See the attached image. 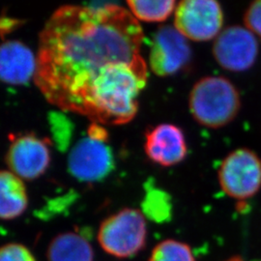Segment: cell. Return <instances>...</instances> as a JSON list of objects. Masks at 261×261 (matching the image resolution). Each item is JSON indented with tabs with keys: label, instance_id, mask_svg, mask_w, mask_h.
<instances>
[{
	"label": "cell",
	"instance_id": "obj_1",
	"mask_svg": "<svg viewBox=\"0 0 261 261\" xmlns=\"http://www.w3.org/2000/svg\"><path fill=\"white\" fill-rule=\"evenodd\" d=\"M143 39L139 20L121 6H63L40 34L36 85L62 111L101 125L127 124L147 83Z\"/></svg>",
	"mask_w": 261,
	"mask_h": 261
},
{
	"label": "cell",
	"instance_id": "obj_2",
	"mask_svg": "<svg viewBox=\"0 0 261 261\" xmlns=\"http://www.w3.org/2000/svg\"><path fill=\"white\" fill-rule=\"evenodd\" d=\"M189 109L199 125L219 129L233 121L241 109L236 86L224 76H205L194 85Z\"/></svg>",
	"mask_w": 261,
	"mask_h": 261
},
{
	"label": "cell",
	"instance_id": "obj_3",
	"mask_svg": "<svg viewBox=\"0 0 261 261\" xmlns=\"http://www.w3.org/2000/svg\"><path fill=\"white\" fill-rule=\"evenodd\" d=\"M147 240L145 217L137 209L125 208L103 221L98 241L103 251L118 258H127L143 250Z\"/></svg>",
	"mask_w": 261,
	"mask_h": 261
},
{
	"label": "cell",
	"instance_id": "obj_4",
	"mask_svg": "<svg viewBox=\"0 0 261 261\" xmlns=\"http://www.w3.org/2000/svg\"><path fill=\"white\" fill-rule=\"evenodd\" d=\"M224 194L237 200L255 196L261 189V159L254 151L238 148L223 160L218 170Z\"/></svg>",
	"mask_w": 261,
	"mask_h": 261
},
{
	"label": "cell",
	"instance_id": "obj_5",
	"mask_svg": "<svg viewBox=\"0 0 261 261\" xmlns=\"http://www.w3.org/2000/svg\"><path fill=\"white\" fill-rule=\"evenodd\" d=\"M223 24L224 13L217 0H181L175 9L174 28L196 42L217 38Z\"/></svg>",
	"mask_w": 261,
	"mask_h": 261
},
{
	"label": "cell",
	"instance_id": "obj_6",
	"mask_svg": "<svg viewBox=\"0 0 261 261\" xmlns=\"http://www.w3.org/2000/svg\"><path fill=\"white\" fill-rule=\"evenodd\" d=\"M192 47L174 27L164 25L155 32L149 53L151 70L159 76L176 75L191 64Z\"/></svg>",
	"mask_w": 261,
	"mask_h": 261
},
{
	"label": "cell",
	"instance_id": "obj_7",
	"mask_svg": "<svg viewBox=\"0 0 261 261\" xmlns=\"http://www.w3.org/2000/svg\"><path fill=\"white\" fill-rule=\"evenodd\" d=\"M259 51L258 41L252 31L240 25L225 28L217 36L213 56L225 70L240 73L254 65Z\"/></svg>",
	"mask_w": 261,
	"mask_h": 261
},
{
	"label": "cell",
	"instance_id": "obj_8",
	"mask_svg": "<svg viewBox=\"0 0 261 261\" xmlns=\"http://www.w3.org/2000/svg\"><path fill=\"white\" fill-rule=\"evenodd\" d=\"M51 153L48 141L35 134L11 136L6 163L10 170L22 180L41 177L50 165Z\"/></svg>",
	"mask_w": 261,
	"mask_h": 261
},
{
	"label": "cell",
	"instance_id": "obj_9",
	"mask_svg": "<svg viewBox=\"0 0 261 261\" xmlns=\"http://www.w3.org/2000/svg\"><path fill=\"white\" fill-rule=\"evenodd\" d=\"M114 168L111 147L105 141L88 136L80 140L68 158V168L73 177L81 182L95 183L110 175Z\"/></svg>",
	"mask_w": 261,
	"mask_h": 261
},
{
	"label": "cell",
	"instance_id": "obj_10",
	"mask_svg": "<svg viewBox=\"0 0 261 261\" xmlns=\"http://www.w3.org/2000/svg\"><path fill=\"white\" fill-rule=\"evenodd\" d=\"M144 150L153 163L166 168L173 167L187 157L186 138L181 128L174 124H159L145 134Z\"/></svg>",
	"mask_w": 261,
	"mask_h": 261
},
{
	"label": "cell",
	"instance_id": "obj_11",
	"mask_svg": "<svg viewBox=\"0 0 261 261\" xmlns=\"http://www.w3.org/2000/svg\"><path fill=\"white\" fill-rule=\"evenodd\" d=\"M37 56L20 41L11 40L0 45V82L23 85L35 77Z\"/></svg>",
	"mask_w": 261,
	"mask_h": 261
},
{
	"label": "cell",
	"instance_id": "obj_12",
	"mask_svg": "<svg viewBox=\"0 0 261 261\" xmlns=\"http://www.w3.org/2000/svg\"><path fill=\"white\" fill-rule=\"evenodd\" d=\"M28 206V191L22 179L12 171L0 170V219H17Z\"/></svg>",
	"mask_w": 261,
	"mask_h": 261
},
{
	"label": "cell",
	"instance_id": "obj_13",
	"mask_svg": "<svg viewBox=\"0 0 261 261\" xmlns=\"http://www.w3.org/2000/svg\"><path fill=\"white\" fill-rule=\"evenodd\" d=\"M48 261H93L89 241L82 234L65 232L56 236L47 249Z\"/></svg>",
	"mask_w": 261,
	"mask_h": 261
},
{
	"label": "cell",
	"instance_id": "obj_14",
	"mask_svg": "<svg viewBox=\"0 0 261 261\" xmlns=\"http://www.w3.org/2000/svg\"><path fill=\"white\" fill-rule=\"evenodd\" d=\"M130 13L137 19L161 22L168 19L175 10L176 0H126Z\"/></svg>",
	"mask_w": 261,
	"mask_h": 261
},
{
	"label": "cell",
	"instance_id": "obj_15",
	"mask_svg": "<svg viewBox=\"0 0 261 261\" xmlns=\"http://www.w3.org/2000/svg\"><path fill=\"white\" fill-rule=\"evenodd\" d=\"M144 217L156 223H163L171 217L172 203L168 194L157 188H147L146 195L141 203Z\"/></svg>",
	"mask_w": 261,
	"mask_h": 261
},
{
	"label": "cell",
	"instance_id": "obj_16",
	"mask_svg": "<svg viewBox=\"0 0 261 261\" xmlns=\"http://www.w3.org/2000/svg\"><path fill=\"white\" fill-rule=\"evenodd\" d=\"M149 261H196L192 249L185 243L165 240L151 252Z\"/></svg>",
	"mask_w": 261,
	"mask_h": 261
},
{
	"label": "cell",
	"instance_id": "obj_17",
	"mask_svg": "<svg viewBox=\"0 0 261 261\" xmlns=\"http://www.w3.org/2000/svg\"><path fill=\"white\" fill-rule=\"evenodd\" d=\"M0 261H36V259L25 246L12 243L0 247Z\"/></svg>",
	"mask_w": 261,
	"mask_h": 261
},
{
	"label": "cell",
	"instance_id": "obj_18",
	"mask_svg": "<svg viewBox=\"0 0 261 261\" xmlns=\"http://www.w3.org/2000/svg\"><path fill=\"white\" fill-rule=\"evenodd\" d=\"M246 28L261 38V0H252L244 15Z\"/></svg>",
	"mask_w": 261,
	"mask_h": 261
},
{
	"label": "cell",
	"instance_id": "obj_19",
	"mask_svg": "<svg viewBox=\"0 0 261 261\" xmlns=\"http://www.w3.org/2000/svg\"><path fill=\"white\" fill-rule=\"evenodd\" d=\"M87 136L94 140L107 142L109 140V133L101 124L92 123L87 130Z\"/></svg>",
	"mask_w": 261,
	"mask_h": 261
},
{
	"label": "cell",
	"instance_id": "obj_20",
	"mask_svg": "<svg viewBox=\"0 0 261 261\" xmlns=\"http://www.w3.org/2000/svg\"><path fill=\"white\" fill-rule=\"evenodd\" d=\"M225 261H243V259L240 258V257H231V258H229V259Z\"/></svg>",
	"mask_w": 261,
	"mask_h": 261
}]
</instances>
